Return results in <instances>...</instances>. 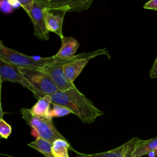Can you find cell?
<instances>
[{
    "instance_id": "6da1fadb",
    "label": "cell",
    "mask_w": 157,
    "mask_h": 157,
    "mask_svg": "<svg viewBox=\"0 0 157 157\" xmlns=\"http://www.w3.org/2000/svg\"><path fill=\"white\" fill-rule=\"evenodd\" d=\"M52 104L63 105L69 109L85 124L92 123L96 118L104 114V112L93 104L82 93L77 87L64 91H58L50 95Z\"/></svg>"
},
{
    "instance_id": "7a4b0ae2",
    "label": "cell",
    "mask_w": 157,
    "mask_h": 157,
    "mask_svg": "<svg viewBox=\"0 0 157 157\" xmlns=\"http://www.w3.org/2000/svg\"><path fill=\"white\" fill-rule=\"evenodd\" d=\"M19 71L30 85L34 96L37 100L47 95H52L58 89L52 79L45 73L36 69L18 67Z\"/></svg>"
},
{
    "instance_id": "3957f363",
    "label": "cell",
    "mask_w": 157,
    "mask_h": 157,
    "mask_svg": "<svg viewBox=\"0 0 157 157\" xmlns=\"http://www.w3.org/2000/svg\"><path fill=\"white\" fill-rule=\"evenodd\" d=\"M20 112L22 118L31 127L34 135L37 137L44 139L52 144L58 139H66L55 128L52 119L34 116L31 113L29 109L27 108H22Z\"/></svg>"
},
{
    "instance_id": "277c9868",
    "label": "cell",
    "mask_w": 157,
    "mask_h": 157,
    "mask_svg": "<svg viewBox=\"0 0 157 157\" xmlns=\"http://www.w3.org/2000/svg\"><path fill=\"white\" fill-rule=\"evenodd\" d=\"M68 7L61 0H48V6L44 10V20L46 28L48 32L56 34L61 39L63 34V23Z\"/></svg>"
},
{
    "instance_id": "5b68a950",
    "label": "cell",
    "mask_w": 157,
    "mask_h": 157,
    "mask_svg": "<svg viewBox=\"0 0 157 157\" xmlns=\"http://www.w3.org/2000/svg\"><path fill=\"white\" fill-rule=\"evenodd\" d=\"M101 55H108V51L105 48L98 49L93 52H84L75 55L73 58L69 59L63 66L64 74L67 80L71 83H74V80L82 72L89 61Z\"/></svg>"
},
{
    "instance_id": "8992f818",
    "label": "cell",
    "mask_w": 157,
    "mask_h": 157,
    "mask_svg": "<svg viewBox=\"0 0 157 157\" xmlns=\"http://www.w3.org/2000/svg\"><path fill=\"white\" fill-rule=\"evenodd\" d=\"M46 65L39 69V71L46 74L54 82L59 91H64L70 88L76 87L74 83H69L64 74L63 66L69 60H61L56 58Z\"/></svg>"
},
{
    "instance_id": "52a82bcc",
    "label": "cell",
    "mask_w": 157,
    "mask_h": 157,
    "mask_svg": "<svg viewBox=\"0 0 157 157\" xmlns=\"http://www.w3.org/2000/svg\"><path fill=\"white\" fill-rule=\"evenodd\" d=\"M48 6V0H33L31 12L28 13L34 26V34L42 40H49V32L46 28L44 10Z\"/></svg>"
},
{
    "instance_id": "ba28073f",
    "label": "cell",
    "mask_w": 157,
    "mask_h": 157,
    "mask_svg": "<svg viewBox=\"0 0 157 157\" xmlns=\"http://www.w3.org/2000/svg\"><path fill=\"white\" fill-rule=\"evenodd\" d=\"M0 58L17 67L39 69L42 67L35 62L32 56L26 55L6 46L0 39Z\"/></svg>"
},
{
    "instance_id": "9c48e42d",
    "label": "cell",
    "mask_w": 157,
    "mask_h": 157,
    "mask_svg": "<svg viewBox=\"0 0 157 157\" xmlns=\"http://www.w3.org/2000/svg\"><path fill=\"white\" fill-rule=\"evenodd\" d=\"M0 78L3 81L17 83L33 92L30 85L28 83L17 67L12 66L0 58Z\"/></svg>"
},
{
    "instance_id": "30bf717a",
    "label": "cell",
    "mask_w": 157,
    "mask_h": 157,
    "mask_svg": "<svg viewBox=\"0 0 157 157\" xmlns=\"http://www.w3.org/2000/svg\"><path fill=\"white\" fill-rule=\"evenodd\" d=\"M140 139L133 137L122 145L113 150L94 154H85L75 151L77 155L74 157H125L128 151L134 146L136 145Z\"/></svg>"
},
{
    "instance_id": "8fae6325",
    "label": "cell",
    "mask_w": 157,
    "mask_h": 157,
    "mask_svg": "<svg viewBox=\"0 0 157 157\" xmlns=\"http://www.w3.org/2000/svg\"><path fill=\"white\" fill-rule=\"evenodd\" d=\"M61 40V47L54 56L61 60H69L73 58L80 45L79 42L73 37L64 36Z\"/></svg>"
},
{
    "instance_id": "7c38bea8",
    "label": "cell",
    "mask_w": 157,
    "mask_h": 157,
    "mask_svg": "<svg viewBox=\"0 0 157 157\" xmlns=\"http://www.w3.org/2000/svg\"><path fill=\"white\" fill-rule=\"evenodd\" d=\"M51 104L50 96H45L38 99L37 102L29 110L31 113L34 116L52 119L50 114V107Z\"/></svg>"
},
{
    "instance_id": "4fadbf2b",
    "label": "cell",
    "mask_w": 157,
    "mask_h": 157,
    "mask_svg": "<svg viewBox=\"0 0 157 157\" xmlns=\"http://www.w3.org/2000/svg\"><path fill=\"white\" fill-rule=\"evenodd\" d=\"M157 150V137L148 140H140L132 153V157H141Z\"/></svg>"
},
{
    "instance_id": "5bb4252c",
    "label": "cell",
    "mask_w": 157,
    "mask_h": 157,
    "mask_svg": "<svg viewBox=\"0 0 157 157\" xmlns=\"http://www.w3.org/2000/svg\"><path fill=\"white\" fill-rule=\"evenodd\" d=\"M69 149L75 152L76 151L71 147L66 139H58L52 143V153L54 157H69L68 154Z\"/></svg>"
},
{
    "instance_id": "9a60e30c",
    "label": "cell",
    "mask_w": 157,
    "mask_h": 157,
    "mask_svg": "<svg viewBox=\"0 0 157 157\" xmlns=\"http://www.w3.org/2000/svg\"><path fill=\"white\" fill-rule=\"evenodd\" d=\"M28 145L42 154L45 157L53 156L52 153V144L44 139L37 137L36 140L29 143Z\"/></svg>"
},
{
    "instance_id": "2e32d148",
    "label": "cell",
    "mask_w": 157,
    "mask_h": 157,
    "mask_svg": "<svg viewBox=\"0 0 157 157\" xmlns=\"http://www.w3.org/2000/svg\"><path fill=\"white\" fill-rule=\"evenodd\" d=\"M52 104L53 105V109L50 110V114L52 118L53 117H61L72 113L71 111L66 107L56 104Z\"/></svg>"
},
{
    "instance_id": "e0dca14e",
    "label": "cell",
    "mask_w": 157,
    "mask_h": 157,
    "mask_svg": "<svg viewBox=\"0 0 157 157\" xmlns=\"http://www.w3.org/2000/svg\"><path fill=\"white\" fill-rule=\"evenodd\" d=\"M12 132V127L3 118L0 119V137L7 139Z\"/></svg>"
},
{
    "instance_id": "ac0fdd59",
    "label": "cell",
    "mask_w": 157,
    "mask_h": 157,
    "mask_svg": "<svg viewBox=\"0 0 157 157\" xmlns=\"http://www.w3.org/2000/svg\"><path fill=\"white\" fill-rule=\"evenodd\" d=\"M0 10L6 14H9L12 12L13 9L10 5L9 0L0 1Z\"/></svg>"
},
{
    "instance_id": "d6986e66",
    "label": "cell",
    "mask_w": 157,
    "mask_h": 157,
    "mask_svg": "<svg viewBox=\"0 0 157 157\" xmlns=\"http://www.w3.org/2000/svg\"><path fill=\"white\" fill-rule=\"evenodd\" d=\"M19 2L20 6L26 11V13H29L32 9L33 0H19Z\"/></svg>"
},
{
    "instance_id": "ffe728a7",
    "label": "cell",
    "mask_w": 157,
    "mask_h": 157,
    "mask_svg": "<svg viewBox=\"0 0 157 157\" xmlns=\"http://www.w3.org/2000/svg\"><path fill=\"white\" fill-rule=\"evenodd\" d=\"M144 8L146 9L157 10V0H150L148 1L144 4Z\"/></svg>"
},
{
    "instance_id": "44dd1931",
    "label": "cell",
    "mask_w": 157,
    "mask_h": 157,
    "mask_svg": "<svg viewBox=\"0 0 157 157\" xmlns=\"http://www.w3.org/2000/svg\"><path fill=\"white\" fill-rule=\"evenodd\" d=\"M150 78H157V56L153 64L150 71Z\"/></svg>"
},
{
    "instance_id": "7402d4cb",
    "label": "cell",
    "mask_w": 157,
    "mask_h": 157,
    "mask_svg": "<svg viewBox=\"0 0 157 157\" xmlns=\"http://www.w3.org/2000/svg\"><path fill=\"white\" fill-rule=\"evenodd\" d=\"M9 1L13 9H17L19 6H20V2L18 0H9Z\"/></svg>"
},
{
    "instance_id": "603a6c76",
    "label": "cell",
    "mask_w": 157,
    "mask_h": 157,
    "mask_svg": "<svg viewBox=\"0 0 157 157\" xmlns=\"http://www.w3.org/2000/svg\"><path fill=\"white\" fill-rule=\"evenodd\" d=\"M2 80L1 78H0V119L2 118V117H3V115H4V112L2 111V106H1V86H2Z\"/></svg>"
},
{
    "instance_id": "cb8c5ba5",
    "label": "cell",
    "mask_w": 157,
    "mask_h": 157,
    "mask_svg": "<svg viewBox=\"0 0 157 157\" xmlns=\"http://www.w3.org/2000/svg\"><path fill=\"white\" fill-rule=\"evenodd\" d=\"M50 157H54V156H50Z\"/></svg>"
},
{
    "instance_id": "d4e9b609",
    "label": "cell",
    "mask_w": 157,
    "mask_h": 157,
    "mask_svg": "<svg viewBox=\"0 0 157 157\" xmlns=\"http://www.w3.org/2000/svg\"><path fill=\"white\" fill-rule=\"evenodd\" d=\"M0 144H1V140H0Z\"/></svg>"
}]
</instances>
